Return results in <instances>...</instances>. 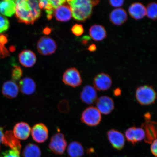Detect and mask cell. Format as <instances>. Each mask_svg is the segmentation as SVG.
<instances>
[{
  "mask_svg": "<svg viewBox=\"0 0 157 157\" xmlns=\"http://www.w3.org/2000/svg\"><path fill=\"white\" fill-rule=\"evenodd\" d=\"M15 16L19 22L33 24L40 17L38 1L17 0L15 1Z\"/></svg>",
  "mask_w": 157,
  "mask_h": 157,
  "instance_id": "obj_1",
  "label": "cell"
},
{
  "mask_svg": "<svg viewBox=\"0 0 157 157\" xmlns=\"http://www.w3.org/2000/svg\"><path fill=\"white\" fill-rule=\"evenodd\" d=\"M67 2L71 10L73 18L78 21H84L91 17L93 6L92 1L72 0Z\"/></svg>",
  "mask_w": 157,
  "mask_h": 157,
  "instance_id": "obj_2",
  "label": "cell"
},
{
  "mask_svg": "<svg viewBox=\"0 0 157 157\" xmlns=\"http://www.w3.org/2000/svg\"><path fill=\"white\" fill-rule=\"evenodd\" d=\"M135 97L141 105H149L155 103L156 99V93L152 86H142L136 89Z\"/></svg>",
  "mask_w": 157,
  "mask_h": 157,
  "instance_id": "obj_3",
  "label": "cell"
},
{
  "mask_svg": "<svg viewBox=\"0 0 157 157\" xmlns=\"http://www.w3.org/2000/svg\"><path fill=\"white\" fill-rule=\"evenodd\" d=\"M101 113L97 108L88 107L82 113L81 121L82 123L90 126H97L101 121Z\"/></svg>",
  "mask_w": 157,
  "mask_h": 157,
  "instance_id": "obj_4",
  "label": "cell"
},
{
  "mask_svg": "<svg viewBox=\"0 0 157 157\" xmlns=\"http://www.w3.org/2000/svg\"><path fill=\"white\" fill-rule=\"evenodd\" d=\"M67 142L62 133H57L52 136L49 144V148L54 154L62 155L66 150Z\"/></svg>",
  "mask_w": 157,
  "mask_h": 157,
  "instance_id": "obj_5",
  "label": "cell"
},
{
  "mask_svg": "<svg viewBox=\"0 0 157 157\" xmlns=\"http://www.w3.org/2000/svg\"><path fill=\"white\" fill-rule=\"evenodd\" d=\"M62 80L66 85L74 88L81 85L82 82L79 72L74 67L68 68L66 71L63 76Z\"/></svg>",
  "mask_w": 157,
  "mask_h": 157,
  "instance_id": "obj_6",
  "label": "cell"
},
{
  "mask_svg": "<svg viewBox=\"0 0 157 157\" xmlns=\"http://www.w3.org/2000/svg\"><path fill=\"white\" fill-rule=\"evenodd\" d=\"M37 48L39 53L43 56H48L54 53L57 45L53 39L49 37L43 36L38 41Z\"/></svg>",
  "mask_w": 157,
  "mask_h": 157,
  "instance_id": "obj_7",
  "label": "cell"
},
{
  "mask_svg": "<svg viewBox=\"0 0 157 157\" xmlns=\"http://www.w3.org/2000/svg\"><path fill=\"white\" fill-rule=\"evenodd\" d=\"M93 84L96 90L99 91H105L111 87L112 80L109 74L101 73L94 78Z\"/></svg>",
  "mask_w": 157,
  "mask_h": 157,
  "instance_id": "obj_8",
  "label": "cell"
},
{
  "mask_svg": "<svg viewBox=\"0 0 157 157\" xmlns=\"http://www.w3.org/2000/svg\"><path fill=\"white\" fill-rule=\"evenodd\" d=\"M97 109L101 113L108 115L114 109V103L112 99L107 96H102L98 98L96 101Z\"/></svg>",
  "mask_w": 157,
  "mask_h": 157,
  "instance_id": "obj_9",
  "label": "cell"
},
{
  "mask_svg": "<svg viewBox=\"0 0 157 157\" xmlns=\"http://www.w3.org/2000/svg\"><path fill=\"white\" fill-rule=\"evenodd\" d=\"M125 136L128 141L135 145L145 139V131L142 127H131L125 131Z\"/></svg>",
  "mask_w": 157,
  "mask_h": 157,
  "instance_id": "obj_10",
  "label": "cell"
},
{
  "mask_svg": "<svg viewBox=\"0 0 157 157\" xmlns=\"http://www.w3.org/2000/svg\"><path fill=\"white\" fill-rule=\"evenodd\" d=\"M31 135L35 142L38 143H44L48 138V129L43 123L37 124L33 127Z\"/></svg>",
  "mask_w": 157,
  "mask_h": 157,
  "instance_id": "obj_11",
  "label": "cell"
},
{
  "mask_svg": "<svg viewBox=\"0 0 157 157\" xmlns=\"http://www.w3.org/2000/svg\"><path fill=\"white\" fill-rule=\"evenodd\" d=\"M110 143L114 148L121 150L124 146L125 139L122 133L114 129H111L107 133Z\"/></svg>",
  "mask_w": 157,
  "mask_h": 157,
  "instance_id": "obj_12",
  "label": "cell"
},
{
  "mask_svg": "<svg viewBox=\"0 0 157 157\" xmlns=\"http://www.w3.org/2000/svg\"><path fill=\"white\" fill-rule=\"evenodd\" d=\"M80 98L83 103L87 105H93L96 102L98 99L97 90L91 86L86 85L82 90Z\"/></svg>",
  "mask_w": 157,
  "mask_h": 157,
  "instance_id": "obj_13",
  "label": "cell"
},
{
  "mask_svg": "<svg viewBox=\"0 0 157 157\" xmlns=\"http://www.w3.org/2000/svg\"><path fill=\"white\" fill-rule=\"evenodd\" d=\"M156 123L154 121L147 120L143 124L142 127L145 133V142L152 143L156 139Z\"/></svg>",
  "mask_w": 157,
  "mask_h": 157,
  "instance_id": "obj_14",
  "label": "cell"
},
{
  "mask_svg": "<svg viewBox=\"0 0 157 157\" xmlns=\"http://www.w3.org/2000/svg\"><path fill=\"white\" fill-rule=\"evenodd\" d=\"M31 131V128L28 124L21 122L17 123L15 125L13 132L17 139L25 140L28 138Z\"/></svg>",
  "mask_w": 157,
  "mask_h": 157,
  "instance_id": "obj_15",
  "label": "cell"
},
{
  "mask_svg": "<svg viewBox=\"0 0 157 157\" xmlns=\"http://www.w3.org/2000/svg\"><path fill=\"white\" fill-rule=\"evenodd\" d=\"M19 60L23 66L25 67H31L36 63V55L32 51L25 50L19 54Z\"/></svg>",
  "mask_w": 157,
  "mask_h": 157,
  "instance_id": "obj_16",
  "label": "cell"
},
{
  "mask_svg": "<svg viewBox=\"0 0 157 157\" xmlns=\"http://www.w3.org/2000/svg\"><path fill=\"white\" fill-rule=\"evenodd\" d=\"M2 143L12 150H17L21 152V142L19 139L15 136L12 131H6L4 134Z\"/></svg>",
  "mask_w": 157,
  "mask_h": 157,
  "instance_id": "obj_17",
  "label": "cell"
},
{
  "mask_svg": "<svg viewBox=\"0 0 157 157\" xmlns=\"http://www.w3.org/2000/svg\"><path fill=\"white\" fill-rule=\"evenodd\" d=\"M109 18L113 25H121L127 21L128 17L126 11L123 9L117 8L112 11Z\"/></svg>",
  "mask_w": 157,
  "mask_h": 157,
  "instance_id": "obj_18",
  "label": "cell"
},
{
  "mask_svg": "<svg viewBox=\"0 0 157 157\" xmlns=\"http://www.w3.org/2000/svg\"><path fill=\"white\" fill-rule=\"evenodd\" d=\"M54 14L57 20L62 22L70 21L72 15L70 6L65 4L55 9Z\"/></svg>",
  "mask_w": 157,
  "mask_h": 157,
  "instance_id": "obj_19",
  "label": "cell"
},
{
  "mask_svg": "<svg viewBox=\"0 0 157 157\" xmlns=\"http://www.w3.org/2000/svg\"><path fill=\"white\" fill-rule=\"evenodd\" d=\"M2 91L5 97L10 99H13L18 95L19 88L15 82L8 81L3 83Z\"/></svg>",
  "mask_w": 157,
  "mask_h": 157,
  "instance_id": "obj_20",
  "label": "cell"
},
{
  "mask_svg": "<svg viewBox=\"0 0 157 157\" xmlns=\"http://www.w3.org/2000/svg\"><path fill=\"white\" fill-rule=\"evenodd\" d=\"M128 12L129 14L133 19L135 20L141 19L146 15V8L141 3H133L129 6Z\"/></svg>",
  "mask_w": 157,
  "mask_h": 157,
  "instance_id": "obj_21",
  "label": "cell"
},
{
  "mask_svg": "<svg viewBox=\"0 0 157 157\" xmlns=\"http://www.w3.org/2000/svg\"><path fill=\"white\" fill-rule=\"evenodd\" d=\"M19 89L23 94L30 95L35 93L36 85L34 80L29 77H25L19 82Z\"/></svg>",
  "mask_w": 157,
  "mask_h": 157,
  "instance_id": "obj_22",
  "label": "cell"
},
{
  "mask_svg": "<svg viewBox=\"0 0 157 157\" xmlns=\"http://www.w3.org/2000/svg\"><path fill=\"white\" fill-rule=\"evenodd\" d=\"M89 35L94 41H101L106 37L107 32L103 25H94L89 29Z\"/></svg>",
  "mask_w": 157,
  "mask_h": 157,
  "instance_id": "obj_23",
  "label": "cell"
},
{
  "mask_svg": "<svg viewBox=\"0 0 157 157\" xmlns=\"http://www.w3.org/2000/svg\"><path fill=\"white\" fill-rule=\"evenodd\" d=\"M16 5L14 1L4 0L0 1V13L8 17H11L15 14Z\"/></svg>",
  "mask_w": 157,
  "mask_h": 157,
  "instance_id": "obj_24",
  "label": "cell"
},
{
  "mask_svg": "<svg viewBox=\"0 0 157 157\" xmlns=\"http://www.w3.org/2000/svg\"><path fill=\"white\" fill-rule=\"evenodd\" d=\"M67 152L70 157H81L84 154V149L81 143L75 141L69 144Z\"/></svg>",
  "mask_w": 157,
  "mask_h": 157,
  "instance_id": "obj_25",
  "label": "cell"
},
{
  "mask_svg": "<svg viewBox=\"0 0 157 157\" xmlns=\"http://www.w3.org/2000/svg\"><path fill=\"white\" fill-rule=\"evenodd\" d=\"M23 157H40V148L34 143H29L25 146L22 153Z\"/></svg>",
  "mask_w": 157,
  "mask_h": 157,
  "instance_id": "obj_26",
  "label": "cell"
},
{
  "mask_svg": "<svg viewBox=\"0 0 157 157\" xmlns=\"http://www.w3.org/2000/svg\"><path fill=\"white\" fill-rule=\"evenodd\" d=\"M146 14L148 18L155 20L157 17V5L156 2L149 3L146 8Z\"/></svg>",
  "mask_w": 157,
  "mask_h": 157,
  "instance_id": "obj_27",
  "label": "cell"
},
{
  "mask_svg": "<svg viewBox=\"0 0 157 157\" xmlns=\"http://www.w3.org/2000/svg\"><path fill=\"white\" fill-rule=\"evenodd\" d=\"M23 75L22 69L20 67L15 66L12 71V78L13 81L17 82L21 79Z\"/></svg>",
  "mask_w": 157,
  "mask_h": 157,
  "instance_id": "obj_28",
  "label": "cell"
},
{
  "mask_svg": "<svg viewBox=\"0 0 157 157\" xmlns=\"http://www.w3.org/2000/svg\"><path fill=\"white\" fill-rule=\"evenodd\" d=\"M9 25L8 19L0 14V33L7 30L9 28Z\"/></svg>",
  "mask_w": 157,
  "mask_h": 157,
  "instance_id": "obj_29",
  "label": "cell"
},
{
  "mask_svg": "<svg viewBox=\"0 0 157 157\" xmlns=\"http://www.w3.org/2000/svg\"><path fill=\"white\" fill-rule=\"evenodd\" d=\"M58 109L60 113H67L70 110L69 105L68 101L66 100H62L58 104Z\"/></svg>",
  "mask_w": 157,
  "mask_h": 157,
  "instance_id": "obj_30",
  "label": "cell"
},
{
  "mask_svg": "<svg viewBox=\"0 0 157 157\" xmlns=\"http://www.w3.org/2000/svg\"><path fill=\"white\" fill-rule=\"evenodd\" d=\"M73 34L76 36H80L83 34L84 29L83 25L81 24H76L71 28Z\"/></svg>",
  "mask_w": 157,
  "mask_h": 157,
  "instance_id": "obj_31",
  "label": "cell"
},
{
  "mask_svg": "<svg viewBox=\"0 0 157 157\" xmlns=\"http://www.w3.org/2000/svg\"><path fill=\"white\" fill-rule=\"evenodd\" d=\"M20 154L19 151L11 149L2 153L1 157H20Z\"/></svg>",
  "mask_w": 157,
  "mask_h": 157,
  "instance_id": "obj_32",
  "label": "cell"
},
{
  "mask_svg": "<svg viewBox=\"0 0 157 157\" xmlns=\"http://www.w3.org/2000/svg\"><path fill=\"white\" fill-rule=\"evenodd\" d=\"M50 1L51 5H52L53 7V9H56L57 8L60 6L65 4L66 2V1H64V0H58V1H57V0H55V1L52 0V1Z\"/></svg>",
  "mask_w": 157,
  "mask_h": 157,
  "instance_id": "obj_33",
  "label": "cell"
},
{
  "mask_svg": "<svg viewBox=\"0 0 157 157\" xmlns=\"http://www.w3.org/2000/svg\"><path fill=\"white\" fill-rule=\"evenodd\" d=\"M9 53L8 50L4 46L0 44V58H4L8 56Z\"/></svg>",
  "mask_w": 157,
  "mask_h": 157,
  "instance_id": "obj_34",
  "label": "cell"
},
{
  "mask_svg": "<svg viewBox=\"0 0 157 157\" xmlns=\"http://www.w3.org/2000/svg\"><path fill=\"white\" fill-rule=\"evenodd\" d=\"M109 2L110 5L113 7H119L122 6L124 3V1L123 0L119 1H109Z\"/></svg>",
  "mask_w": 157,
  "mask_h": 157,
  "instance_id": "obj_35",
  "label": "cell"
},
{
  "mask_svg": "<svg viewBox=\"0 0 157 157\" xmlns=\"http://www.w3.org/2000/svg\"><path fill=\"white\" fill-rule=\"evenodd\" d=\"M151 144V152L152 154L154 155L156 157L157 155V139L153 141Z\"/></svg>",
  "mask_w": 157,
  "mask_h": 157,
  "instance_id": "obj_36",
  "label": "cell"
},
{
  "mask_svg": "<svg viewBox=\"0 0 157 157\" xmlns=\"http://www.w3.org/2000/svg\"><path fill=\"white\" fill-rule=\"evenodd\" d=\"M8 42L6 35L2 34H0V44L4 46Z\"/></svg>",
  "mask_w": 157,
  "mask_h": 157,
  "instance_id": "obj_37",
  "label": "cell"
},
{
  "mask_svg": "<svg viewBox=\"0 0 157 157\" xmlns=\"http://www.w3.org/2000/svg\"><path fill=\"white\" fill-rule=\"evenodd\" d=\"M3 137L4 133L3 128H2L0 127V149H1V143H2Z\"/></svg>",
  "mask_w": 157,
  "mask_h": 157,
  "instance_id": "obj_38",
  "label": "cell"
},
{
  "mask_svg": "<svg viewBox=\"0 0 157 157\" xmlns=\"http://www.w3.org/2000/svg\"><path fill=\"white\" fill-rule=\"evenodd\" d=\"M88 50L91 52H95L97 50V46L95 44H92L88 47Z\"/></svg>",
  "mask_w": 157,
  "mask_h": 157,
  "instance_id": "obj_39",
  "label": "cell"
},
{
  "mask_svg": "<svg viewBox=\"0 0 157 157\" xmlns=\"http://www.w3.org/2000/svg\"><path fill=\"white\" fill-rule=\"evenodd\" d=\"M51 29L50 28H48V27H46L45 28L43 31V32H44V34L46 35H48L50 34L51 32Z\"/></svg>",
  "mask_w": 157,
  "mask_h": 157,
  "instance_id": "obj_40",
  "label": "cell"
},
{
  "mask_svg": "<svg viewBox=\"0 0 157 157\" xmlns=\"http://www.w3.org/2000/svg\"><path fill=\"white\" fill-rule=\"evenodd\" d=\"M90 38L88 36H84L83 37V40H82V43L85 44H87L88 41L90 40Z\"/></svg>",
  "mask_w": 157,
  "mask_h": 157,
  "instance_id": "obj_41",
  "label": "cell"
},
{
  "mask_svg": "<svg viewBox=\"0 0 157 157\" xmlns=\"http://www.w3.org/2000/svg\"><path fill=\"white\" fill-rule=\"evenodd\" d=\"M121 94V90L119 88H117L115 90L114 94L116 96L119 95Z\"/></svg>",
  "mask_w": 157,
  "mask_h": 157,
  "instance_id": "obj_42",
  "label": "cell"
},
{
  "mask_svg": "<svg viewBox=\"0 0 157 157\" xmlns=\"http://www.w3.org/2000/svg\"><path fill=\"white\" fill-rule=\"evenodd\" d=\"M10 50L11 52H13L15 50V48L14 46H11L10 47Z\"/></svg>",
  "mask_w": 157,
  "mask_h": 157,
  "instance_id": "obj_43",
  "label": "cell"
}]
</instances>
